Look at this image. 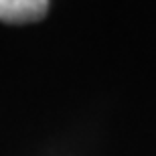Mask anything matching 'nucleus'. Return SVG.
I'll use <instances>...</instances> for the list:
<instances>
[{
	"label": "nucleus",
	"mask_w": 156,
	"mask_h": 156,
	"mask_svg": "<svg viewBox=\"0 0 156 156\" xmlns=\"http://www.w3.org/2000/svg\"><path fill=\"white\" fill-rule=\"evenodd\" d=\"M47 0H0V20L2 23H35L47 14Z\"/></svg>",
	"instance_id": "f257e3e1"
}]
</instances>
